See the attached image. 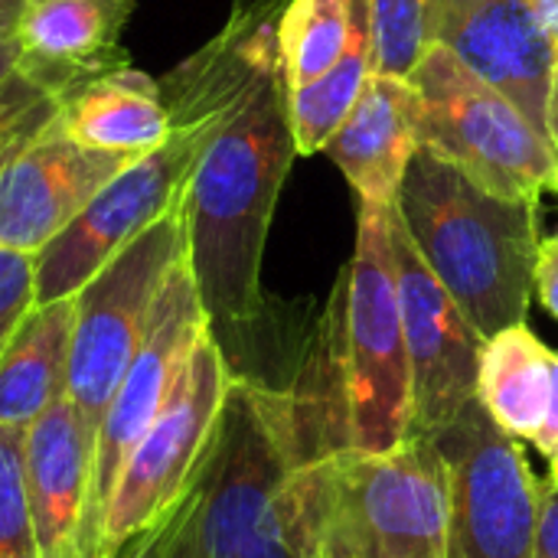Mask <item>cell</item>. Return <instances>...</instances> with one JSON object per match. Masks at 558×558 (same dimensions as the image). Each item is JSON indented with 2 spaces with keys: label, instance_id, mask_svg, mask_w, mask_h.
Here are the masks:
<instances>
[{
  "label": "cell",
  "instance_id": "9a60e30c",
  "mask_svg": "<svg viewBox=\"0 0 558 558\" xmlns=\"http://www.w3.org/2000/svg\"><path fill=\"white\" fill-rule=\"evenodd\" d=\"M23 477L39 558H52L72 543L88 507H95V435L69 392L23 432Z\"/></svg>",
  "mask_w": 558,
  "mask_h": 558
},
{
  "label": "cell",
  "instance_id": "5b68a950",
  "mask_svg": "<svg viewBox=\"0 0 558 558\" xmlns=\"http://www.w3.org/2000/svg\"><path fill=\"white\" fill-rule=\"evenodd\" d=\"M294 464L288 392L235 376L209 458L186 494L193 556L294 558L278 523V487Z\"/></svg>",
  "mask_w": 558,
  "mask_h": 558
},
{
  "label": "cell",
  "instance_id": "52a82bcc",
  "mask_svg": "<svg viewBox=\"0 0 558 558\" xmlns=\"http://www.w3.org/2000/svg\"><path fill=\"white\" fill-rule=\"evenodd\" d=\"M232 379L235 373L222 343L206 330L196 340L167 405L124 458L105 500L101 530L111 556L157 530L190 494L209 458Z\"/></svg>",
  "mask_w": 558,
  "mask_h": 558
},
{
  "label": "cell",
  "instance_id": "30bf717a",
  "mask_svg": "<svg viewBox=\"0 0 558 558\" xmlns=\"http://www.w3.org/2000/svg\"><path fill=\"white\" fill-rule=\"evenodd\" d=\"M392 265L412 366V435L435 438L477 399L484 337L432 275L396 209Z\"/></svg>",
  "mask_w": 558,
  "mask_h": 558
},
{
  "label": "cell",
  "instance_id": "3957f363",
  "mask_svg": "<svg viewBox=\"0 0 558 558\" xmlns=\"http://www.w3.org/2000/svg\"><path fill=\"white\" fill-rule=\"evenodd\" d=\"M294 558H448V464L425 435L389 451H330L278 487Z\"/></svg>",
  "mask_w": 558,
  "mask_h": 558
},
{
  "label": "cell",
  "instance_id": "277c9868",
  "mask_svg": "<svg viewBox=\"0 0 558 558\" xmlns=\"http://www.w3.org/2000/svg\"><path fill=\"white\" fill-rule=\"evenodd\" d=\"M392 209L432 275L484 340L526 324L536 288L539 199L497 196L418 147Z\"/></svg>",
  "mask_w": 558,
  "mask_h": 558
},
{
  "label": "cell",
  "instance_id": "8d00e7d4",
  "mask_svg": "<svg viewBox=\"0 0 558 558\" xmlns=\"http://www.w3.org/2000/svg\"><path fill=\"white\" fill-rule=\"evenodd\" d=\"M553 190H556V193H558V173H556V186H553Z\"/></svg>",
  "mask_w": 558,
  "mask_h": 558
},
{
  "label": "cell",
  "instance_id": "ffe728a7",
  "mask_svg": "<svg viewBox=\"0 0 558 558\" xmlns=\"http://www.w3.org/2000/svg\"><path fill=\"white\" fill-rule=\"evenodd\" d=\"M376 72V36H373V0H353L350 7V43L343 56L314 82L288 88L291 128L298 157L320 154L337 134L366 82Z\"/></svg>",
  "mask_w": 558,
  "mask_h": 558
},
{
  "label": "cell",
  "instance_id": "cb8c5ba5",
  "mask_svg": "<svg viewBox=\"0 0 558 558\" xmlns=\"http://www.w3.org/2000/svg\"><path fill=\"white\" fill-rule=\"evenodd\" d=\"M59 111V98L26 78L20 69L0 85V154L16 141L46 128Z\"/></svg>",
  "mask_w": 558,
  "mask_h": 558
},
{
  "label": "cell",
  "instance_id": "83f0119b",
  "mask_svg": "<svg viewBox=\"0 0 558 558\" xmlns=\"http://www.w3.org/2000/svg\"><path fill=\"white\" fill-rule=\"evenodd\" d=\"M52 558H111L108 546H105V530H101V510L88 507L78 533L72 536L69 546H62Z\"/></svg>",
  "mask_w": 558,
  "mask_h": 558
},
{
  "label": "cell",
  "instance_id": "603a6c76",
  "mask_svg": "<svg viewBox=\"0 0 558 558\" xmlns=\"http://www.w3.org/2000/svg\"><path fill=\"white\" fill-rule=\"evenodd\" d=\"M0 558H39L23 477V435L0 428Z\"/></svg>",
  "mask_w": 558,
  "mask_h": 558
},
{
  "label": "cell",
  "instance_id": "e0dca14e",
  "mask_svg": "<svg viewBox=\"0 0 558 558\" xmlns=\"http://www.w3.org/2000/svg\"><path fill=\"white\" fill-rule=\"evenodd\" d=\"M59 128L95 150L150 154L170 137V114L160 82L141 69H114L69 92L56 111Z\"/></svg>",
  "mask_w": 558,
  "mask_h": 558
},
{
  "label": "cell",
  "instance_id": "5bb4252c",
  "mask_svg": "<svg viewBox=\"0 0 558 558\" xmlns=\"http://www.w3.org/2000/svg\"><path fill=\"white\" fill-rule=\"evenodd\" d=\"M128 16L131 0L29 3L13 36L20 52L16 69L62 101L78 85L131 65L121 46Z\"/></svg>",
  "mask_w": 558,
  "mask_h": 558
},
{
  "label": "cell",
  "instance_id": "8fae6325",
  "mask_svg": "<svg viewBox=\"0 0 558 558\" xmlns=\"http://www.w3.org/2000/svg\"><path fill=\"white\" fill-rule=\"evenodd\" d=\"M213 330L206 307L199 301L193 268L186 255L170 268L150 324L144 330V340L101 418L98 445H95V481H92V500L105 513V500L114 487V477L137 445V438L150 428L157 412L167 405L196 340Z\"/></svg>",
  "mask_w": 558,
  "mask_h": 558
},
{
  "label": "cell",
  "instance_id": "7c38bea8",
  "mask_svg": "<svg viewBox=\"0 0 558 558\" xmlns=\"http://www.w3.org/2000/svg\"><path fill=\"white\" fill-rule=\"evenodd\" d=\"M131 160L72 141L56 118L16 141L0 154V248L36 255Z\"/></svg>",
  "mask_w": 558,
  "mask_h": 558
},
{
  "label": "cell",
  "instance_id": "4fadbf2b",
  "mask_svg": "<svg viewBox=\"0 0 558 558\" xmlns=\"http://www.w3.org/2000/svg\"><path fill=\"white\" fill-rule=\"evenodd\" d=\"M435 43L510 95L546 134L558 49L526 0H441Z\"/></svg>",
  "mask_w": 558,
  "mask_h": 558
},
{
  "label": "cell",
  "instance_id": "8992f818",
  "mask_svg": "<svg viewBox=\"0 0 558 558\" xmlns=\"http://www.w3.org/2000/svg\"><path fill=\"white\" fill-rule=\"evenodd\" d=\"M418 92V141L484 190L539 199L556 186L549 137L497 85L471 72L451 49L432 46L409 72Z\"/></svg>",
  "mask_w": 558,
  "mask_h": 558
},
{
  "label": "cell",
  "instance_id": "2e32d148",
  "mask_svg": "<svg viewBox=\"0 0 558 558\" xmlns=\"http://www.w3.org/2000/svg\"><path fill=\"white\" fill-rule=\"evenodd\" d=\"M418 92L402 75L373 72L363 95L320 150L330 157L360 203L392 206L399 183L418 154Z\"/></svg>",
  "mask_w": 558,
  "mask_h": 558
},
{
  "label": "cell",
  "instance_id": "f546056e",
  "mask_svg": "<svg viewBox=\"0 0 558 558\" xmlns=\"http://www.w3.org/2000/svg\"><path fill=\"white\" fill-rule=\"evenodd\" d=\"M536 451L553 461L558 451V353H556V389H553V409H549V418H546V428L543 435L536 438Z\"/></svg>",
  "mask_w": 558,
  "mask_h": 558
},
{
  "label": "cell",
  "instance_id": "ba28073f",
  "mask_svg": "<svg viewBox=\"0 0 558 558\" xmlns=\"http://www.w3.org/2000/svg\"><path fill=\"white\" fill-rule=\"evenodd\" d=\"M186 255L180 209L144 229L72 298V350L65 392L98 445L101 418L144 340L170 268Z\"/></svg>",
  "mask_w": 558,
  "mask_h": 558
},
{
  "label": "cell",
  "instance_id": "d6a6232c",
  "mask_svg": "<svg viewBox=\"0 0 558 558\" xmlns=\"http://www.w3.org/2000/svg\"><path fill=\"white\" fill-rule=\"evenodd\" d=\"M533 7V13L539 16L543 29L549 33V39L556 43L558 49V0H526Z\"/></svg>",
  "mask_w": 558,
  "mask_h": 558
},
{
  "label": "cell",
  "instance_id": "44dd1931",
  "mask_svg": "<svg viewBox=\"0 0 558 558\" xmlns=\"http://www.w3.org/2000/svg\"><path fill=\"white\" fill-rule=\"evenodd\" d=\"M353 0H288L278 26L288 88L320 78L350 43Z\"/></svg>",
  "mask_w": 558,
  "mask_h": 558
},
{
  "label": "cell",
  "instance_id": "ac0fdd59",
  "mask_svg": "<svg viewBox=\"0 0 558 558\" xmlns=\"http://www.w3.org/2000/svg\"><path fill=\"white\" fill-rule=\"evenodd\" d=\"M556 389V350L526 324L507 327L484 340L477 402L510 438L536 445L546 428Z\"/></svg>",
  "mask_w": 558,
  "mask_h": 558
},
{
  "label": "cell",
  "instance_id": "6da1fadb",
  "mask_svg": "<svg viewBox=\"0 0 558 558\" xmlns=\"http://www.w3.org/2000/svg\"><path fill=\"white\" fill-rule=\"evenodd\" d=\"M298 464L330 451H389L412 435V366L392 265V206L360 203L353 258L284 389Z\"/></svg>",
  "mask_w": 558,
  "mask_h": 558
},
{
  "label": "cell",
  "instance_id": "f1b7e54d",
  "mask_svg": "<svg viewBox=\"0 0 558 558\" xmlns=\"http://www.w3.org/2000/svg\"><path fill=\"white\" fill-rule=\"evenodd\" d=\"M536 294L546 304V311L558 320V232L539 242L536 255Z\"/></svg>",
  "mask_w": 558,
  "mask_h": 558
},
{
  "label": "cell",
  "instance_id": "9c48e42d",
  "mask_svg": "<svg viewBox=\"0 0 558 558\" xmlns=\"http://www.w3.org/2000/svg\"><path fill=\"white\" fill-rule=\"evenodd\" d=\"M448 464V558H533L539 477L474 399L432 438Z\"/></svg>",
  "mask_w": 558,
  "mask_h": 558
},
{
  "label": "cell",
  "instance_id": "484cf974",
  "mask_svg": "<svg viewBox=\"0 0 558 558\" xmlns=\"http://www.w3.org/2000/svg\"><path fill=\"white\" fill-rule=\"evenodd\" d=\"M111 558H196L193 556V536H190L186 497L180 500V507L157 530L134 539L131 546L118 549Z\"/></svg>",
  "mask_w": 558,
  "mask_h": 558
},
{
  "label": "cell",
  "instance_id": "7402d4cb",
  "mask_svg": "<svg viewBox=\"0 0 558 558\" xmlns=\"http://www.w3.org/2000/svg\"><path fill=\"white\" fill-rule=\"evenodd\" d=\"M438 3L441 0H373L376 72L409 78L435 46Z\"/></svg>",
  "mask_w": 558,
  "mask_h": 558
},
{
  "label": "cell",
  "instance_id": "d4e9b609",
  "mask_svg": "<svg viewBox=\"0 0 558 558\" xmlns=\"http://www.w3.org/2000/svg\"><path fill=\"white\" fill-rule=\"evenodd\" d=\"M33 307H36L33 255L0 248V356Z\"/></svg>",
  "mask_w": 558,
  "mask_h": 558
},
{
  "label": "cell",
  "instance_id": "4316f807",
  "mask_svg": "<svg viewBox=\"0 0 558 558\" xmlns=\"http://www.w3.org/2000/svg\"><path fill=\"white\" fill-rule=\"evenodd\" d=\"M533 558H558V484H539V526H536V546Z\"/></svg>",
  "mask_w": 558,
  "mask_h": 558
},
{
  "label": "cell",
  "instance_id": "4dcf8cb0",
  "mask_svg": "<svg viewBox=\"0 0 558 558\" xmlns=\"http://www.w3.org/2000/svg\"><path fill=\"white\" fill-rule=\"evenodd\" d=\"M23 13H26V0H0V39L16 36Z\"/></svg>",
  "mask_w": 558,
  "mask_h": 558
},
{
  "label": "cell",
  "instance_id": "1f68e13d",
  "mask_svg": "<svg viewBox=\"0 0 558 558\" xmlns=\"http://www.w3.org/2000/svg\"><path fill=\"white\" fill-rule=\"evenodd\" d=\"M546 137L558 157V59L553 69V82H549V101H546Z\"/></svg>",
  "mask_w": 558,
  "mask_h": 558
},
{
  "label": "cell",
  "instance_id": "e575fe53",
  "mask_svg": "<svg viewBox=\"0 0 558 558\" xmlns=\"http://www.w3.org/2000/svg\"><path fill=\"white\" fill-rule=\"evenodd\" d=\"M549 468H553V481H556V484H558V451H556V458L549 461Z\"/></svg>",
  "mask_w": 558,
  "mask_h": 558
},
{
  "label": "cell",
  "instance_id": "7a4b0ae2",
  "mask_svg": "<svg viewBox=\"0 0 558 558\" xmlns=\"http://www.w3.org/2000/svg\"><path fill=\"white\" fill-rule=\"evenodd\" d=\"M294 157L281 62L209 137L180 199L186 262L213 333L219 327H245L265 311V239Z\"/></svg>",
  "mask_w": 558,
  "mask_h": 558
},
{
  "label": "cell",
  "instance_id": "d590c367",
  "mask_svg": "<svg viewBox=\"0 0 558 558\" xmlns=\"http://www.w3.org/2000/svg\"><path fill=\"white\" fill-rule=\"evenodd\" d=\"M29 3H39V0H26V7H29Z\"/></svg>",
  "mask_w": 558,
  "mask_h": 558
},
{
  "label": "cell",
  "instance_id": "836d02e7",
  "mask_svg": "<svg viewBox=\"0 0 558 558\" xmlns=\"http://www.w3.org/2000/svg\"><path fill=\"white\" fill-rule=\"evenodd\" d=\"M16 65H20L16 39H0V85L16 72Z\"/></svg>",
  "mask_w": 558,
  "mask_h": 558
},
{
  "label": "cell",
  "instance_id": "d6986e66",
  "mask_svg": "<svg viewBox=\"0 0 558 558\" xmlns=\"http://www.w3.org/2000/svg\"><path fill=\"white\" fill-rule=\"evenodd\" d=\"M72 298L36 304L0 356V428L26 432L65 396L72 350Z\"/></svg>",
  "mask_w": 558,
  "mask_h": 558
}]
</instances>
